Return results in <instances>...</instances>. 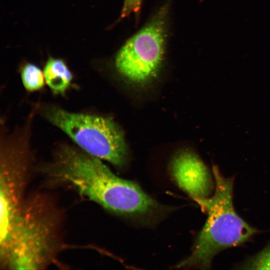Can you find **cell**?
I'll use <instances>...</instances> for the list:
<instances>
[{
    "mask_svg": "<svg viewBox=\"0 0 270 270\" xmlns=\"http://www.w3.org/2000/svg\"><path fill=\"white\" fill-rule=\"evenodd\" d=\"M20 76L24 88L29 92L42 90L46 82L44 72L36 65L25 63L20 68Z\"/></svg>",
    "mask_w": 270,
    "mask_h": 270,
    "instance_id": "9c48e42d",
    "label": "cell"
},
{
    "mask_svg": "<svg viewBox=\"0 0 270 270\" xmlns=\"http://www.w3.org/2000/svg\"><path fill=\"white\" fill-rule=\"evenodd\" d=\"M22 142H5L0 172V258L6 254L15 222L20 213L26 149Z\"/></svg>",
    "mask_w": 270,
    "mask_h": 270,
    "instance_id": "8992f818",
    "label": "cell"
},
{
    "mask_svg": "<svg viewBox=\"0 0 270 270\" xmlns=\"http://www.w3.org/2000/svg\"><path fill=\"white\" fill-rule=\"evenodd\" d=\"M171 174L179 187L194 200L210 196L214 182L204 163L196 154L182 151L173 158Z\"/></svg>",
    "mask_w": 270,
    "mask_h": 270,
    "instance_id": "52a82bcc",
    "label": "cell"
},
{
    "mask_svg": "<svg viewBox=\"0 0 270 270\" xmlns=\"http://www.w3.org/2000/svg\"><path fill=\"white\" fill-rule=\"evenodd\" d=\"M165 34V12L163 10L118 52L114 60L117 71L136 83L150 80L161 66Z\"/></svg>",
    "mask_w": 270,
    "mask_h": 270,
    "instance_id": "5b68a950",
    "label": "cell"
},
{
    "mask_svg": "<svg viewBox=\"0 0 270 270\" xmlns=\"http://www.w3.org/2000/svg\"><path fill=\"white\" fill-rule=\"evenodd\" d=\"M215 188L212 196L195 200L208 214L192 252L176 268L210 269L214 258L221 251L248 241L258 230L236 212L233 204L234 180L226 178L212 166Z\"/></svg>",
    "mask_w": 270,
    "mask_h": 270,
    "instance_id": "7a4b0ae2",
    "label": "cell"
},
{
    "mask_svg": "<svg viewBox=\"0 0 270 270\" xmlns=\"http://www.w3.org/2000/svg\"><path fill=\"white\" fill-rule=\"evenodd\" d=\"M43 72L46 82L54 94L64 95L71 86L72 74L64 60L49 56Z\"/></svg>",
    "mask_w": 270,
    "mask_h": 270,
    "instance_id": "ba28073f",
    "label": "cell"
},
{
    "mask_svg": "<svg viewBox=\"0 0 270 270\" xmlns=\"http://www.w3.org/2000/svg\"><path fill=\"white\" fill-rule=\"evenodd\" d=\"M45 118L67 134L85 152L122 168L128 148L122 132L110 118L48 107Z\"/></svg>",
    "mask_w": 270,
    "mask_h": 270,
    "instance_id": "3957f363",
    "label": "cell"
},
{
    "mask_svg": "<svg viewBox=\"0 0 270 270\" xmlns=\"http://www.w3.org/2000/svg\"><path fill=\"white\" fill-rule=\"evenodd\" d=\"M50 174L124 218L149 224L160 220L168 210L136 183L116 176L100 159L69 146L58 151Z\"/></svg>",
    "mask_w": 270,
    "mask_h": 270,
    "instance_id": "6da1fadb",
    "label": "cell"
},
{
    "mask_svg": "<svg viewBox=\"0 0 270 270\" xmlns=\"http://www.w3.org/2000/svg\"><path fill=\"white\" fill-rule=\"evenodd\" d=\"M240 268L248 270H270V245L248 259Z\"/></svg>",
    "mask_w": 270,
    "mask_h": 270,
    "instance_id": "30bf717a",
    "label": "cell"
},
{
    "mask_svg": "<svg viewBox=\"0 0 270 270\" xmlns=\"http://www.w3.org/2000/svg\"><path fill=\"white\" fill-rule=\"evenodd\" d=\"M142 0H124L122 12V17H125L132 12H136L140 8Z\"/></svg>",
    "mask_w": 270,
    "mask_h": 270,
    "instance_id": "8fae6325",
    "label": "cell"
},
{
    "mask_svg": "<svg viewBox=\"0 0 270 270\" xmlns=\"http://www.w3.org/2000/svg\"><path fill=\"white\" fill-rule=\"evenodd\" d=\"M40 206L22 208L15 222L3 264L12 270L39 269L54 248L53 224Z\"/></svg>",
    "mask_w": 270,
    "mask_h": 270,
    "instance_id": "277c9868",
    "label": "cell"
}]
</instances>
